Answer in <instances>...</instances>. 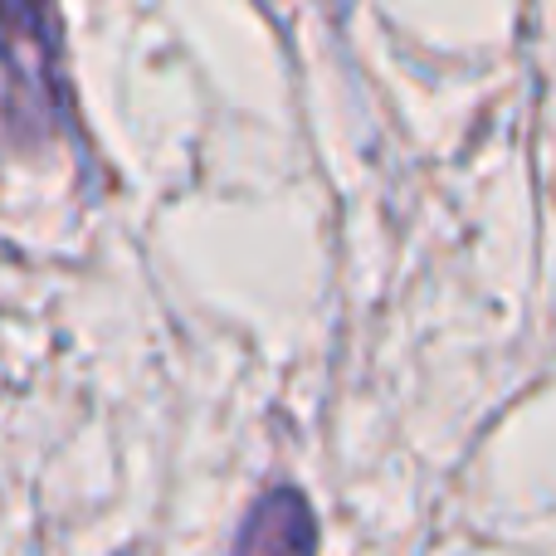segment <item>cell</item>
Here are the masks:
<instances>
[{"instance_id":"obj_1","label":"cell","mask_w":556,"mask_h":556,"mask_svg":"<svg viewBox=\"0 0 556 556\" xmlns=\"http://www.w3.org/2000/svg\"><path fill=\"white\" fill-rule=\"evenodd\" d=\"M0 64H5V132L45 142L74 127V93L59 74V15L0 5Z\"/></svg>"},{"instance_id":"obj_2","label":"cell","mask_w":556,"mask_h":556,"mask_svg":"<svg viewBox=\"0 0 556 556\" xmlns=\"http://www.w3.org/2000/svg\"><path fill=\"white\" fill-rule=\"evenodd\" d=\"M235 556H317L313 503L298 489H288V483L260 493L254 508L244 513V522H240Z\"/></svg>"}]
</instances>
